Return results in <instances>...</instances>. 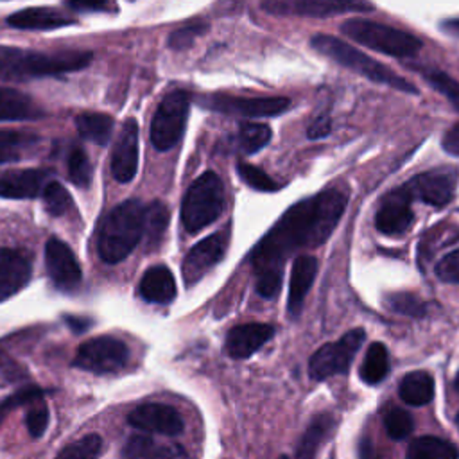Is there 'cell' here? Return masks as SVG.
Instances as JSON below:
<instances>
[{
    "label": "cell",
    "mask_w": 459,
    "mask_h": 459,
    "mask_svg": "<svg viewBox=\"0 0 459 459\" xmlns=\"http://www.w3.org/2000/svg\"><path fill=\"white\" fill-rule=\"evenodd\" d=\"M346 199L342 190L326 188L296 203L280 217L251 253L260 296L274 298L278 294L287 256L298 249L325 244L341 221Z\"/></svg>",
    "instance_id": "1"
},
{
    "label": "cell",
    "mask_w": 459,
    "mask_h": 459,
    "mask_svg": "<svg viewBox=\"0 0 459 459\" xmlns=\"http://www.w3.org/2000/svg\"><path fill=\"white\" fill-rule=\"evenodd\" d=\"M90 52L45 54L18 47L0 45V81L20 82L39 77H54L81 70L91 61Z\"/></svg>",
    "instance_id": "2"
},
{
    "label": "cell",
    "mask_w": 459,
    "mask_h": 459,
    "mask_svg": "<svg viewBox=\"0 0 459 459\" xmlns=\"http://www.w3.org/2000/svg\"><path fill=\"white\" fill-rule=\"evenodd\" d=\"M145 206L138 199H127L115 206L99 231V255L106 264H118L129 256L143 237Z\"/></svg>",
    "instance_id": "3"
},
{
    "label": "cell",
    "mask_w": 459,
    "mask_h": 459,
    "mask_svg": "<svg viewBox=\"0 0 459 459\" xmlns=\"http://www.w3.org/2000/svg\"><path fill=\"white\" fill-rule=\"evenodd\" d=\"M310 45L319 54L330 57L332 61L339 63L341 66L350 68L355 74H359V75H362V77H366V79H369L373 82H380V84L391 86L394 90H400V91L411 93V95L418 93V88L411 81L400 77L398 74H394L384 63L369 57L368 54L360 52L359 48L351 47L350 43H346V41H342V39H339L335 36L316 34V36H312Z\"/></svg>",
    "instance_id": "4"
},
{
    "label": "cell",
    "mask_w": 459,
    "mask_h": 459,
    "mask_svg": "<svg viewBox=\"0 0 459 459\" xmlns=\"http://www.w3.org/2000/svg\"><path fill=\"white\" fill-rule=\"evenodd\" d=\"M224 185L221 178L206 170L192 181L188 186L183 204H181V221L188 233H197L224 212Z\"/></svg>",
    "instance_id": "5"
},
{
    "label": "cell",
    "mask_w": 459,
    "mask_h": 459,
    "mask_svg": "<svg viewBox=\"0 0 459 459\" xmlns=\"http://www.w3.org/2000/svg\"><path fill=\"white\" fill-rule=\"evenodd\" d=\"M341 30L355 43L393 57H409L421 48V41L411 32L366 18H350L341 25Z\"/></svg>",
    "instance_id": "6"
},
{
    "label": "cell",
    "mask_w": 459,
    "mask_h": 459,
    "mask_svg": "<svg viewBox=\"0 0 459 459\" xmlns=\"http://www.w3.org/2000/svg\"><path fill=\"white\" fill-rule=\"evenodd\" d=\"M190 99L192 97L186 90H172L161 99L149 131L151 142L158 151L172 149L183 136Z\"/></svg>",
    "instance_id": "7"
},
{
    "label": "cell",
    "mask_w": 459,
    "mask_h": 459,
    "mask_svg": "<svg viewBox=\"0 0 459 459\" xmlns=\"http://www.w3.org/2000/svg\"><path fill=\"white\" fill-rule=\"evenodd\" d=\"M366 333L362 328H353L333 342L323 344L308 360V375L312 380H325L333 375H342L350 369L355 353L362 346Z\"/></svg>",
    "instance_id": "8"
},
{
    "label": "cell",
    "mask_w": 459,
    "mask_h": 459,
    "mask_svg": "<svg viewBox=\"0 0 459 459\" xmlns=\"http://www.w3.org/2000/svg\"><path fill=\"white\" fill-rule=\"evenodd\" d=\"M127 360L129 348L124 341L111 335H100L82 342L77 348L72 364L79 369L104 375L120 371L127 364Z\"/></svg>",
    "instance_id": "9"
},
{
    "label": "cell",
    "mask_w": 459,
    "mask_h": 459,
    "mask_svg": "<svg viewBox=\"0 0 459 459\" xmlns=\"http://www.w3.org/2000/svg\"><path fill=\"white\" fill-rule=\"evenodd\" d=\"M262 9L276 16H312L326 18L344 13H368L375 5L355 0H271L264 2Z\"/></svg>",
    "instance_id": "10"
},
{
    "label": "cell",
    "mask_w": 459,
    "mask_h": 459,
    "mask_svg": "<svg viewBox=\"0 0 459 459\" xmlns=\"http://www.w3.org/2000/svg\"><path fill=\"white\" fill-rule=\"evenodd\" d=\"M199 102L204 108L228 115H244V117H276L290 108L287 97H256L244 99L233 97L228 93H210L203 95Z\"/></svg>",
    "instance_id": "11"
},
{
    "label": "cell",
    "mask_w": 459,
    "mask_h": 459,
    "mask_svg": "<svg viewBox=\"0 0 459 459\" xmlns=\"http://www.w3.org/2000/svg\"><path fill=\"white\" fill-rule=\"evenodd\" d=\"M457 179V169L441 167L414 176L409 183H405V188L409 190L411 197H416L430 206H445L454 197Z\"/></svg>",
    "instance_id": "12"
},
{
    "label": "cell",
    "mask_w": 459,
    "mask_h": 459,
    "mask_svg": "<svg viewBox=\"0 0 459 459\" xmlns=\"http://www.w3.org/2000/svg\"><path fill=\"white\" fill-rule=\"evenodd\" d=\"M127 421L136 430L161 436H178L185 429L181 414L172 405L158 402L138 405L129 412Z\"/></svg>",
    "instance_id": "13"
},
{
    "label": "cell",
    "mask_w": 459,
    "mask_h": 459,
    "mask_svg": "<svg viewBox=\"0 0 459 459\" xmlns=\"http://www.w3.org/2000/svg\"><path fill=\"white\" fill-rule=\"evenodd\" d=\"M411 199L412 197L405 188V185L385 194L375 215L377 230L384 235H400L407 231V228L414 221Z\"/></svg>",
    "instance_id": "14"
},
{
    "label": "cell",
    "mask_w": 459,
    "mask_h": 459,
    "mask_svg": "<svg viewBox=\"0 0 459 459\" xmlns=\"http://www.w3.org/2000/svg\"><path fill=\"white\" fill-rule=\"evenodd\" d=\"M45 265L56 287L70 290L81 283V265L70 246L57 237H50L45 244Z\"/></svg>",
    "instance_id": "15"
},
{
    "label": "cell",
    "mask_w": 459,
    "mask_h": 459,
    "mask_svg": "<svg viewBox=\"0 0 459 459\" xmlns=\"http://www.w3.org/2000/svg\"><path fill=\"white\" fill-rule=\"evenodd\" d=\"M138 169V122L126 118L111 152V174L118 183H129Z\"/></svg>",
    "instance_id": "16"
},
{
    "label": "cell",
    "mask_w": 459,
    "mask_h": 459,
    "mask_svg": "<svg viewBox=\"0 0 459 459\" xmlns=\"http://www.w3.org/2000/svg\"><path fill=\"white\" fill-rule=\"evenodd\" d=\"M226 249V235L213 233L197 242L183 260V278L186 285L197 283L213 265L222 260Z\"/></svg>",
    "instance_id": "17"
},
{
    "label": "cell",
    "mask_w": 459,
    "mask_h": 459,
    "mask_svg": "<svg viewBox=\"0 0 459 459\" xmlns=\"http://www.w3.org/2000/svg\"><path fill=\"white\" fill-rule=\"evenodd\" d=\"M30 276V260L22 251L0 246V301L18 294Z\"/></svg>",
    "instance_id": "18"
},
{
    "label": "cell",
    "mask_w": 459,
    "mask_h": 459,
    "mask_svg": "<svg viewBox=\"0 0 459 459\" xmlns=\"http://www.w3.org/2000/svg\"><path fill=\"white\" fill-rule=\"evenodd\" d=\"M273 335L274 328L267 323H246L233 326L226 335V351L231 359H247Z\"/></svg>",
    "instance_id": "19"
},
{
    "label": "cell",
    "mask_w": 459,
    "mask_h": 459,
    "mask_svg": "<svg viewBox=\"0 0 459 459\" xmlns=\"http://www.w3.org/2000/svg\"><path fill=\"white\" fill-rule=\"evenodd\" d=\"M48 170L45 169H22L9 170L0 176V197L7 199H34L43 194Z\"/></svg>",
    "instance_id": "20"
},
{
    "label": "cell",
    "mask_w": 459,
    "mask_h": 459,
    "mask_svg": "<svg viewBox=\"0 0 459 459\" xmlns=\"http://www.w3.org/2000/svg\"><path fill=\"white\" fill-rule=\"evenodd\" d=\"M317 274V258L312 255H299L290 271V281H289V298H287V310L292 317H298L305 296L308 294L314 280Z\"/></svg>",
    "instance_id": "21"
},
{
    "label": "cell",
    "mask_w": 459,
    "mask_h": 459,
    "mask_svg": "<svg viewBox=\"0 0 459 459\" xmlns=\"http://www.w3.org/2000/svg\"><path fill=\"white\" fill-rule=\"evenodd\" d=\"M7 23L23 30H54L74 23V18H68L52 7H27L13 13L7 18Z\"/></svg>",
    "instance_id": "22"
},
{
    "label": "cell",
    "mask_w": 459,
    "mask_h": 459,
    "mask_svg": "<svg viewBox=\"0 0 459 459\" xmlns=\"http://www.w3.org/2000/svg\"><path fill=\"white\" fill-rule=\"evenodd\" d=\"M178 294L174 274L165 265L149 267L140 280V296L149 303L169 305Z\"/></svg>",
    "instance_id": "23"
},
{
    "label": "cell",
    "mask_w": 459,
    "mask_h": 459,
    "mask_svg": "<svg viewBox=\"0 0 459 459\" xmlns=\"http://www.w3.org/2000/svg\"><path fill=\"white\" fill-rule=\"evenodd\" d=\"M122 459H188V455L178 443H156L149 436L134 434L127 439Z\"/></svg>",
    "instance_id": "24"
},
{
    "label": "cell",
    "mask_w": 459,
    "mask_h": 459,
    "mask_svg": "<svg viewBox=\"0 0 459 459\" xmlns=\"http://www.w3.org/2000/svg\"><path fill=\"white\" fill-rule=\"evenodd\" d=\"M335 429V418L328 412H321L312 418L305 432L301 434L298 446H296V457L298 459H314L321 445L330 437V434Z\"/></svg>",
    "instance_id": "25"
},
{
    "label": "cell",
    "mask_w": 459,
    "mask_h": 459,
    "mask_svg": "<svg viewBox=\"0 0 459 459\" xmlns=\"http://www.w3.org/2000/svg\"><path fill=\"white\" fill-rule=\"evenodd\" d=\"M43 117V109L25 93L0 86V120H34Z\"/></svg>",
    "instance_id": "26"
},
{
    "label": "cell",
    "mask_w": 459,
    "mask_h": 459,
    "mask_svg": "<svg viewBox=\"0 0 459 459\" xmlns=\"http://www.w3.org/2000/svg\"><path fill=\"white\" fill-rule=\"evenodd\" d=\"M398 394L409 405H425L434 398V378L427 371H411L400 380Z\"/></svg>",
    "instance_id": "27"
},
{
    "label": "cell",
    "mask_w": 459,
    "mask_h": 459,
    "mask_svg": "<svg viewBox=\"0 0 459 459\" xmlns=\"http://www.w3.org/2000/svg\"><path fill=\"white\" fill-rule=\"evenodd\" d=\"M405 459H459V448L436 436H420L411 441Z\"/></svg>",
    "instance_id": "28"
},
{
    "label": "cell",
    "mask_w": 459,
    "mask_h": 459,
    "mask_svg": "<svg viewBox=\"0 0 459 459\" xmlns=\"http://www.w3.org/2000/svg\"><path fill=\"white\" fill-rule=\"evenodd\" d=\"M113 126H115L113 117L106 113H82L75 118V127L79 134L97 145L108 143Z\"/></svg>",
    "instance_id": "29"
},
{
    "label": "cell",
    "mask_w": 459,
    "mask_h": 459,
    "mask_svg": "<svg viewBox=\"0 0 459 459\" xmlns=\"http://www.w3.org/2000/svg\"><path fill=\"white\" fill-rule=\"evenodd\" d=\"M387 373H389V355L385 346L382 342L369 344L360 366V378L366 384L375 385L382 382Z\"/></svg>",
    "instance_id": "30"
},
{
    "label": "cell",
    "mask_w": 459,
    "mask_h": 459,
    "mask_svg": "<svg viewBox=\"0 0 459 459\" xmlns=\"http://www.w3.org/2000/svg\"><path fill=\"white\" fill-rule=\"evenodd\" d=\"M38 142L32 133H22L14 129H0V163L16 161L22 154Z\"/></svg>",
    "instance_id": "31"
},
{
    "label": "cell",
    "mask_w": 459,
    "mask_h": 459,
    "mask_svg": "<svg viewBox=\"0 0 459 459\" xmlns=\"http://www.w3.org/2000/svg\"><path fill=\"white\" fill-rule=\"evenodd\" d=\"M169 224V208L154 201L149 206H145V228H143V238L151 247H156L165 235Z\"/></svg>",
    "instance_id": "32"
},
{
    "label": "cell",
    "mask_w": 459,
    "mask_h": 459,
    "mask_svg": "<svg viewBox=\"0 0 459 459\" xmlns=\"http://www.w3.org/2000/svg\"><path fill=\"white\" fill-rule=\"evenodd\" d=\"M271 140V127L258 122H240L238 147L246 154H255L264 149Z\"/></svg>",
    "instance_id": "33"
},
{
    "label": "cell",
    "mask_w": 459,
    "mask_h": 459,
    "mask_svg": "<svg viewBox=\"0 0 459 459\" xmlns=\"http://www.w3.org/2000/svg\"><path fill=\"white\" fill-rule=\"evenodd\" d=\"M43 204L48 215L61 217L74 208V199L70 192L59 181H48L43 190Z\"/></svg>",
    "instance_id": "34"
},
{
    "label": "cell",
    "mask_w": 459,
    "mask_h": 459,
    "mask_svg": "<svg viewBox=\"0 0 459 459\" xmlns=\"http://www.w3.org/2000/svg\"><path fill=\"white\" fill-rule=\"evenodd\" d=\"M102 450V439L99 434H88L72 441L54 459H99Z\"/></svg>",
    "instance_id": "35"
},
{
    "label": "cell",
    "mask_w": 459,
    "mask_h": 459,
    "mask_svg": "<svg viewBox=\"0 0 459 459\" xmlns=\"http://www.w3.org/2000/svg\"><path fill=\"white\" fill-rule=\"evenodd\" d=\"M382 420H384V429L387 436L396 441L407 437L414 429L412 416L405 409H400L396 405H391L389 409H385Z\"/></svg>",
    "instance_id": "36"
},
{
    "label": "cell",
    "mask_w": 459,
    "mask_h": 459,
    "mask_svg": "<svg viewBox=\"0 0 459 459\" xmlns=\"http://www.w3.org/2000/svg\"><path fill=\"white\" fill-rule=\"evenodd\" d=\"M420 74L439 93H443L452 102V106L459 111V82L455 79H452L446 72H441L436 68H420Z\"/></svg>",
    "instance_id": "37"
},
{
    "label": "cell",
    "mask_w": 459,
    "mask_h": 459,
    "mask_svg": "<svg viewBox=\"0 0 459 459\" xmlns=\"http://www.w3.org/2000/svg\"><path fill=\"white\" fill-rule=\"evenodd\" d=\"M68 176L74 185L86 188L91 181V163L82 147H72L68 154Z\"/></svg>",
    "instance_id": "38"
},
{
    "label": "cell",
    "mask_w": 459,
    "mask_h": 459,
    "mask_svg": "<svg viewBox=\"0 0 459 459\" xmlns=\"http://www.w3.org/2000/svg\"><path fill=\"white\" fill-rule=\"evenodd\" d=\"M385 305L398 314L411 317H423L427 314V305L421 298L411 292H394L385 298Z\"/></svg>",
    "instance_id": "39"
},
{
    "label": "cell",
    "mask_w": 459,
    "mask_h": 459,
    "mask_svg": "<svg viewBox=\"0 0 459 459\" xmlns=\"http://www.w3.org/2000/svg\"><path fill=\"white\" fill-rule=\"evenodd\" d=\"M43 389L38 387V385H27V387H22L18 391H14L13 394L5 396L0 400V423L5 420V416L13 411V409H18V407H23V405H30L38 400H43Z\"/></svg>",
    "instance_id": "40"
},
{
    "label": "cell",
    "mask_w": 459,
    "mask_h": 459,
    "mask_svg": "<svg viewBox=\"0 0 459 459\" xmlns=\"http://www.w3.org/2000/svg\"><path fill=\"white\" fill-rule=\"evenodd\" d=\"M237 172H238L240 179L255 190H260V192H276V190H280V185L271 176H267L262 169H258L251 163L240 161L237 165Z\"/></svg>",
    "instance_id": "41"
},
{
    "label": "cell",
    "mask_w": 459,
    "mask_h": 459,
    "mask_svg": "<svg viewBox=\"0 0 459 459\" xmlns=\"http://www.w3.org/2000/svg\"><path fill=\"white\" fill-rule=\"evenodd\" d=\"M208 29V25L204 22H195L190 25H185L181 29H176L170 36H169V47L174 50H183L188 48L195 38H199L201 34H204Z\"/></svg>",
    "instance_id": "42"
},
{
    "label": "cell",
    "mask_w": 459,
    "mask_h": 459,
    "mask_svg": "<svg viewBox=\"0 0 459 459\" xmlns=\"http://www.w3.org/2000/svg\"><path fill=\"white\" fill-rule=\"evenodd\" d=\"M25 425L32 437H41L48 425V409L43 400H38L30 403L27 414H25Z\"/></svg>",
    "instance_id": "43"
},
{
    "label": "cell",
    "mask_w": 459,
    "mask_h": 459,
    "mask_svg": "<svg viewBox=\"0 0 459 459\" xmlns=\"http://www.w3.org/2000/svg\"><path fill=\"white\" fill-rule=\"evenodd\" d=\"M436 276L446 283H459V249L446 253L436 264Z\"/></svg>",
    "instance_id": "44"
},
{
    "label": "cell",
    "mask_w": 459,
    "mask_h": 459,
    "mask_svg": "<svg viewBox=\"0 0 459 459\" xmlns=\"http://www.w3.org/2000/svg\"><path fill=\"white\" fill-rule=\"evenodd\" d=\"M66 7H70L74 11H109V9H115V5H111L109 2H95V0H74V2H66Z\"/></svg>",
    "instance_id": "45"
},
{
    "label": "cell",
    "mask_w": 459,
    "mask_h": 459,
    "mask_svg": "<svg viewBox=\"0 0 459 459\" xmlns=\"http://www.w3.org/2000/svg\"><path fill=\"white\" fill-rule=\"evenodd\" d=\"M330 127H332L330 117L321 115L319 118H316V120L308 126L307 136H308V138H312V140H316V138H323V136L330 134Z\"/></svg>",
    "instance_id": "46"
},
{
    "label": "cell",
    "mask_w": 459,
    "mask_h": 459,
    "mask_svg": "<svg viewBox=\"0 0 459 459\" xmlns=\"http://www.w3.org/2000/svg\"><path fill=\"white\" fill-rule=\"evenodd\" d=\"M443 149L454 156H459V122L454 124L443 136Z\"/></svg>",
    "instance_id": "47"
},
{
    "label": "cell",
    "mask_w": 459,
    "mask_h": 459,
    "mask_svg": "<svg viewBox=\"0 0 459 459\" xmlns=\"http://www.w3.org/2000/svg\"><path fill=\"white\" fill-rule=\"evenodd\" d=\"M359 459H377L375 445L371 443L369 437H362V441L359 445Z\"/></svg>",
    "instance_id": "48"
},
{
    "label": "cell",
    "mask_w": 459,
    "mask_h": 459,
    "mask_svg": "<svg viewBox=\"0 0 459 459\" xmlns=\"http://www.w3.org/2000/svg\"><path fill=\"white\" fill-rule=\"evenodd\" d=\"M68 323L74 326L75 332H84L86 326L90 325V321H81V319H68Z\"/></svg>",
    "instance_id": "49"
},
{
    "label": "cell",
    "mask_w": 459,
    "mask_h": 459,
    "mask_svg": "<svg viewBox=\"0 0 459 459\" xmlns=\"http://www.w3.org/2000/svg\"><path fill=\"white\" fill-rule=\"evenodd\" d=\"M443 27H445V30H448V32L459 34V20H448V22L443 23Z\"/></svg>",
    "instance_id": "50"
},
{
    "label": "cell",
    "mask_w": 459,
    "mask_h": 459,
    "mask_svg": "<svg viewBox=\"0 0 459 459\" xmlns=\"http://www.w3.org/2000/svg\"><path fill=\"white\" fill-rule=\"evenodd\" d=\"M454 387L459 391V371H457V375H455V380H454Z\"/></svg>",
    "instance_id": "51"
},
{
    "label": "cell",
    "mask_w": 459,
    "mask_h": 459,
    "mask_svg": "<svg viewBox=\"0 0 459 459\" xmlns=\"http://www.w3.org/2000/svg\"><path fill=\"white\" fill-rule=\"evenodd\" d=\"M455 425H457V429H459V414L455 416Z\"/></svg>",
    "instance_id": "52"
},
{
    "label": "cell",
    "mask_w": 459,
    "mask_h": 459,
    "mask_svg": "<svg viewBox=\"0 0 459 459\" xmlns=\"http://www.w3.org/2000/svg\"><path fill=\"white\" fill-rule=\"evenodd\" d=\"M278 459H289V457H287V455H281V457H278Z\"/></svg>",
    "instance_id": "53"
}]
</instances>
